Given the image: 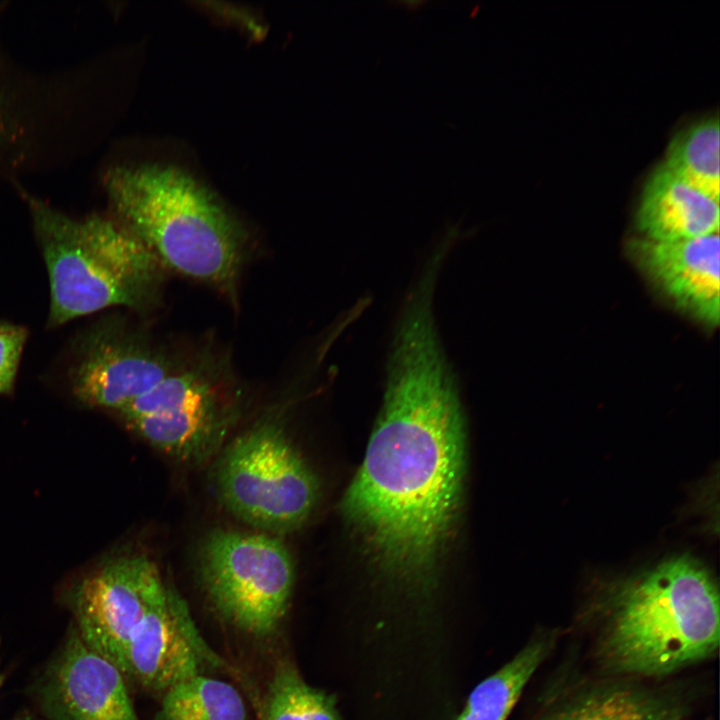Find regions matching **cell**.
<instances>
[{"label":"cell","instance_id":"obj_1","mask_svg":"<svg viewBox=\"0 0 720 720\" xmlns=\"http://www.w3.org/2000/svg\"><path fill=\"white\" fill-rule=\"evenodd\" d=\"M434 290L410 289L386 366L382 409L344 511L384 569L423 582L453 522L464 466V417L438 334Z\"/></svg>","mask_w":720,"mask_h":720},{"label":"cell","instance_id":"obj_2","mask_svg":"<svg viewBox=\"0 0 720 720\" xmlns=\"http://www.w3.org/2000/svg\"><path fill=\"white\" fill-rule=\"evenodd\" d=\"M597 654L610 672L663 676L719 645V593L709 571L682 555L606 591Z\"/></svg>","mask_w":720,"mask_h":720},{"label":"cell","instance_id":"obj_3","mask_svg":"<svg viewBox=\"0 0 720 720\" xmlns=\"http://www.w3.org/2000/svg\"><path fill=\"white\" fill-rule=\"evenodd\" d=\"M106 187L117 219L166 270L236 303L248 236L211 191L186 171L163 164L113 169Z\"/></svg>","mask_w":720,"mask_h":720},{"label":"cell","instance_id":"obj_4","mask_svg":"<svg viewBox=\"0 0 720 720\" xmlns=\"http://www.w3.org/2000/svg\"><path fill=\"white\" fill-rule=\"evenodd\" d=\"M50 283L49 327L113 306L154 309L166 268L118 219L70 218L31 201Z\"/></svg>","mask_w":720,"mask_h":720},{"label":"cell","instance_id":"obj_5","mask_svg":"<svg viewBox=\"0 0 720 720\" xmlns=\"http://www.w3.org/2000/svg\"><path fill=\"white\" fill-rule=\"evenodd\" d=\"M213 480L231 513L276 533L302 524L318 497L317 479L288 438L280 407L234 439L219 458Z\"/></svg>","mask_w":720,"mask_h":720},{"label":"cell","instance_id":"obj_6","mask_svg":"<svg viewBox=\"0 0 720 720\" xmlns=\"http://www.w3.org/2000/svg\"><path fill=\"white\" fill-rule=\"evenodd\" d=\"M223 355L205 349L118 411L160 451L183 461L212 454L240 412V391Z\"/></svg>","mask_w":720,"mask_h":720},{"label":"cell","instance_id":"obj_7","mask_svg":"<svg viewBox=\"0 0 720 720\" xmlns=\"http://www.w3.org/2000/svg\"><path fill=\"white\" fill-rule=\"evenodd\" d=\"M200 572L212 604L225 619L256 636L276 629L294 583L291 555L278 538L215 530L202 544Z\"/></svg>","mask_w":720,"mask_h":720},{"label":"cell","instance_id":"obj_8","mask_svg":"<svg viewBox=\"0 0 720 720\" xmlns=\"http://www.w3.org/2000/svg\"><path fill=\"white\" fill-rule=\"evenodd\" d=\"M170 590L148 557L113 559L72 590L75 628L90 649L122 672L133 630L151 608L168 597Z\"/></svg>","mask_w":720,"mask_h":720},{"label":"cell","instance_id":"obj_9","mask_svg":"<svg viewBox=\"0 0 720 720\" xmlns=\"http://www.w3.org/2000/svg\"><path fill=\"white\" fill-rule=\"evenodd\" d=\"M81 344L70 369L74 395L87 405L116 411L148 392L185 361L119 320L102 323Z\"/></svg>","mask_w":720,"mask_h":720},{"label":"cell","instance_id":"obj_10","mask_svg":"<svg viewBox=\"0 0 720 720\" xmlns=\"http://www.w3.org/2000/svg\"><path fill=\"white\" fill-rule=\"evenodd\" d=\"M122 672L72 628L38 687L51 720H138Z\"/></svg>","mask_w":720,"mask_h":720},{"label":"cell","instance_id":"obj_11","mask_svg":"<svg viewBox=\"0 0 720 720\" xmlns=\"http://www.w3.org/2000/svg\"><path fill=\"white\" fill-rule=\"evenodd\" d=\"M205 664L218 666V657L200 637L184 600L170 590L133 630L122 673L147 688L165 692L201 674Z\"/></svg>","mask_w":720,"mask_h":720},{"label":"cell","instance_id":"obj_12","mask_svg":"<svg viewBox=\"0 0 720 720\" xmlns=\"http://www.w3.org/2000/svg\"><path fill=\"white\" fill-rule=\"evenodd\" d=\"M640 263L682 311L707 326L720 319L719 233L673 241L640 240Z\"/></svg>","mask_w":720,"mask_h":720},{"label":"cell","instance_id":"obj_13","mask_svg":"<svg viewBox=\"0 0 720 720\" xmlns=\"http://www.w3.org/2000/svg\"><path fill=\"white\" fill-rule=\"evenodd\" d=\"M645 239L673 241L719 233V202L691 187L664 164L649 175L638 207Z\"/></svg>","mask_w":720,"mask_h":720},{"label":"cell","instance_id":"obj_14","mask_svg":"<svg viewBox=\"0 0 720 720\" xmlns=\"http://www.w3.org/2000/svg\"><path fill=\"white\" fill-rule=\"evenodd\" d=\"M681 702L634 687L589 691L560 707L545 720H683Z\"/></svg>","mask_w":720,"mask_h":720},{"label":"cell","instance_id":"obj_15","mask_svg":"<svg viewBox=\"0 0 720 720\" xmlns=\"http://www.w3.org/2000/svg\"><path fill=\"white\" fill-rule=\"evenodd\" d=\"M551 647L550 637L532 640L512 660L472 690L457 720H506Z\"/></svg>","mask_w":720,"mask_h":720},{"label":"cell","instance_id":"obj_16","mask_svg":"<svg viewBox=\"0 0 720 720\" xmlns=\"http://www.w3.org/2000/svg\"><path fill=\"white\" fill-rule=\"evenodd\" d=\"M719 121L706 118L677 133L670 142L666 163L682 181L719 202Z\"/></svg>","mask_w":720,"mask_h":720},{"label":"cell","instance_id":"obj_17","mask_svg":"<svg viewBox=\"0 0 720 720\" xmlns=\"http://www.w3.org/2000/svg\"><path fill=\"white\" fill-rule=\"evenodd\" d=\"M156 720H248L237 689L198 674L164 692Z\"/></svg>","mask_w":720,"mask_h":720},{"label":"cell","instance_id":"obj_18","mask_svg":"<svg viewBox=\"0 0 720 720\" xmlns=\"http://www.w3.org/2000/svg\"><path fill=\"white\" fill-rule=\"evenodd\" d=\"M264 715L265 720H341L333 697L310 686L290 663L276 669Z\"/></svg>","mask_w":720,"mask_h":720},{"label":"cell","instance_id":"obj_19","mask_svg":"<svg viewBox=\"0 0 720 720\" xmlns=\"http://www.w3.org/2000/svg\"><path fill=\"white\" fill-rule=\"evenodd\" d=\"M26 338L23 327L9 324L0 330V394L12 391Z\"/></svg>","mask_w":720,"mask_h":720},{"label":"cell","instance_id":"obj_20","mask_svg":"<svg viewBox=\"0 0 720 720\" xmlns=\"http://www.w3.org/2000/svg\"><path fill=\"white\" fill-rule=\"evenodd\" d=\"M428 1L423 0H402V1H394L393 4L401 5L404 8L408 10V12H416L423 6H425Z\"/></svg>","mask_w":720,"mask_h":720},{"label":"cell","instance_id":"obj_21","mask_svg":"<svg viewBox=\"0 0 720 720\" xmlns=\"http://www.w3.org/2000/svg\"><path fill=\"white\" fill-rule=\"evenodd\" d=\"M8 325H9V323H5V322H1V321H0V330L4 329V328L7 327Z\"/></svg>","mask_w":720,"mask_h":720},{"label":"cell","instance_id":"obj_22","mask_svg":"<svg viewBox=\"0 0 720 720\" xmlns=\"http://www.w3.org/2000/svg\"><path fill=\"white\" fill-rule=\"evenodd\" d=\"M15 720H35V719H33V718H31V717H28V716H25V717L17 718V719H15Z\"/></svg>","mask_w":720,"mask_h":720},{"label":"cell","instance_id":"obj_23","mask_svg":"<svg viewBox=\"0 0 720 720\" xmlns=\"http://www.w3.org/2000/svg\"><path fill=\"white\" fill-rule=\"evenodd\" d=\"M2 682H3V677L0 675V686H1Z\"/></svg>","mask_w":720,"mask_h":720}]
</instances>
